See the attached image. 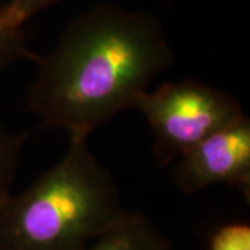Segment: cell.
<instances>
[{"instance_id":"9c48e42d","label":"cell","mask_w":250,"mask_h":250,"mask_svg":"<svg viewBox=\"0 0 250 250\" xmlns=\"http://www.w3.org/2000/svg\"><path fill=\"white\" fill-rule=\"evenodd\" d=\"M59 1L62 0H10L7 6H4V10L18 25L24 27L29 18Z\"/></svg>"},{"instance_id":"5b68a950","label":"cell","mask_w":250,"mask_h":250,"mask_svg":"<svg viewBox=\"0 0 250 250\" xmlns=\"http://www.w3.org/2000/svg\"><path fill=\"white\" fill-rule=\"evenodd\" d=\"M81 250H172L168 239L141 213L128 211L125 218Z\"/></svg>"},{"instance_id":"52a82bcc","label":"cell","mask_w":250,"mask_h":250,"mask_svg":"<svg viewBox=\"0 0 250 250\" xmlns=\"http://www.w3.org/2000/svg\"><path fill=\"white\" fill-rule=\"evenodd\" d=\"M25 135L14 134L0 121V210L11 195Z\"/></svg>"},{"instance_id":"ba28073f","label":"cell","mask_w":250,"mask_h":250,"mask_svg":"<svg viewBox=\"0 0 250 250\" xmlns=\"http://www.w3.org/2000/svg\"><path fill=\"white\" fill-rule=\"evenodd\" d=\"M210 250H250V227L231 223L215 229L210 238Z\"/></svg>"},{"instance_id":"8992f818","label":"cell","mask_w":250,"mask_h":250,"mask_svg":"<svg viewBox=\"0 0 250 250\" xmlns=\"http://www.w3.org/2000/svg\"><path fill=\"white\" fill-rule=\"evenodd\" d=\"M38 59L39 56L28 47L22 25H18L4 7L0 9V72L18 60L38 62Z\"/></svg>"},{"instance_id":"6da1fadb","label":"cell","mask_w":250,"mask_h":250,"mask_svg":"<svg viewBox=\"0 0 250 250\" xmlns=\"http://www.w3.org/2000/svg\"><path fill=\"white\" fill-rule=\"evenodd\" d=\"M28 108L46 126L88 139L134 103L174 62L154 14L99 4L75 17L38 59Z\"/></svg>"},{"instance_id":"3957f363","label":"cell","mask_w":250,"mask_h":250,"mask_svg":"<svg viewBox=\"0 0 250 250\" xmlns=\"http://www.w3.org/2000/svg\"><path fill=\"white\" fill-rule=\"evenodd\" d=\"M153 134V152L171 164L207 136L245 116L241 103L214 86L193 80L166 82L134 103Z\"/></svg>"},{"instance_id":"7a4b0ae2","label":"cell","mask_w":250,"mask_h":250,"mask_svg":"<svg viewBox=\"0 0 250 250\" xmlns=\"http://www.w3.org/2000/svg\"><path fill=\"white\" fill-rule=\"evenodd\" d=\"M128 214L113 174L85 138L0 210V250H81Z\"/></svg>"},{"instance_id":"277c9868","label":"cell","mask_w":250,"mask_h":250,"mask_svg":"<svg viewBox=\"0 0 250 250\" xmlns=\"http://www.w3.org/2000/svg\"><path fill=\"white\" fill-rule=\"evenodd\" d=\"M174 181L188 195L214 185L236 187L249 195V118L243 116L215 131L177 159Z\"/></svg>"}]
</instances>
